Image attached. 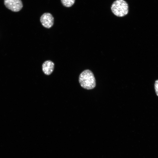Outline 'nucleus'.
I'll return each instance as SVG.
<instances>
[{"label":"nucleus","mask_w":158,"mask_h":158,"mask_svg":"<svg viewBox=\"0 0 158 158\" xmlns=\"http://www.w3.org/2000/svg\"><path fill=\"white\" fill-rule=\"evenodd\" d=\"M79 81L81 86L86 89H92L96 86V80L94 75L88 69L85 70L80 74Z\"/></svg>","instance_id":"f257e3e1"},{"label":"nucleus","mask_w":158,"mask_h":158,"mask_svg":"<svg viewBox=\"0 0 158 158\" xmlns=\"http://www.w3.org/2000/svg\"><path fill=\"white\" fill-rule=\"evenodd\" d=\"M128 5L124 0H116L113 3L111 7L112 13L116 16L122 17L128 13Z\"/></svg>","instance_id":"f03ea898"},{"label":"nucleus","mask_w":158,"mask_h":158,"mask_svg":"<svg viewBox=\"0 0 158 158\" xmlns=\"http://www.w3.org/2000/svg\"><path fill=\"white\" fill-rule=\"evenodd\" d=\"M4 3L7 8L14 12L20 11L23 6L21 0H4Z\"/></svg>","instance_id":"7ed1b4c3"},{"label":"nucleus","mask_w":158,"mask_h":158,"mask_svg":"<svg viewBox=\"0 0 158 158\" xmlns=\"http://www.w3.org/2000/svg\"><path fill=\"white\" fill-rule=\"evenodd\" d=\"M40 21L43 26L46 28H49L54 24V18L50 13H45L41 16Z\"/></svg>","instance_id":"20e7f679"},{"label":"nucleus","mask_w":158,"mask_h":158,"mask_svg":"<svg viewBox=\"0 0 158 158\" xmlns=\"http://www.w3.org/2000/svg\"><path fill=\"white\" fill-rule=\"evenodd\" d=\"M54 63L50 60L45 61L42 65V70L44 73L49 75L53 72L54 68Z\"/></svg>","instance_id":"39448f33"},{"label":"nucleus","mask_w":158,"mask_h":158,"mask_svg":"<svg viewBox=\"0 0 158 158\" xmlns=\"http://www.w3.org/2000/svg\"><path fill=\"white\" fill-rule=\"evenodd\" d=\"M75 0H61L62 4L66 7L71 6L74 3Z\"/></svg>","instance_id":"423d86ee"},{"label":"nucleus","mask_w":158,"mask_h":158,"mask_svg":"<svg viewBox=\"0 0 158 158\" xmlns=\"http://www.w3.org/2000/svg\"><path fill=\"white\" fill-rule=\"evenodd\" d=\"M154 86L156 94L158 96V80L155 81Z\"/></svg>","instance_id":"0eeeda50"}]
</instances>
